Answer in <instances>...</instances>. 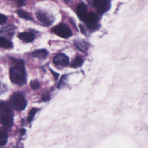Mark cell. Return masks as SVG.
Returning a JSON list of instances; mask_svg holds the SVG:
<instances>
[{"label":"cell","mask_w":148,"mask_h":148,"mask_svg":"<svg viewBox=\"0 0 148 148\" xmlns=\"http://www.w3.org/2000/svg\"><path fill=\"white\" fill-rule=\"evenodd\" d=\"M13 66L9 69V76L11 82L14 84L21 86L26 82V72L24 63L22 60L13 59Z\"/></svg>","instance_id":"obj_1"},{"label":"cell","mask_w":148,"mask_h":148,"mask_svg":"<svg viewBox=\"0 0 148 148\" xmlns=\"http://www.w3.org/2000/svg\"><path fill=\"white\" fill-rule=\"evenodd\" d=\"M0 120L6 127H10L13 122V113L10 104L5 102H0Z\"/></svg>","instance_id":"obj_2"},{"label":"cell","mask_w":148,"mask_h":148,"mask_svg":"<svg viewBox=\"0 0 148 148\" xmlns=\"http://www.w3.org/2000/svg\"><path fill=\"white\" fill-rule=\"evenodd\" d=\"M10 105L16 110H23L27 106V101L23 94L20 92H14L10 98Z\"/></svg>","instance_id":"obj_3"},{"label":"cell","mask_w":148,"mask_h":148,"mask_svg":"<svg viewBox=\"0 0 148 148\" xmlns=\"http://www.w3.org/2000/svg\"><path fill=\"white\" fill-rule=\"evenodd\" d=\"M52 31L57 35L62 38H68L72 35L71 28L64 23H61L56 25L52 29Z\"/></svg>","instance_id":"obj_4"},{"label":"cell","mask_w":148,"mask_h":148,"mask_svg":"<svg viewBox=\"0 0 148 148\" xmlns=\"http://www.w3.org/2000/svg\"><path fill=\"white\" fill-rule=\"evenodd\" d=\"M93 5L97 12L102 14L110 9V0H93Z\"/></svg>","instance_id":"obj_5"},{"label":"cell","mask_w":148,"mask_h":148,"mask_svg":"<svg viewBox=\"0 0 148 148\" xmlns=\"http://www.w3.org/2000/svg\"><path fill=\"white\" fill-rule=\"evenodd\" d=\"M38 20L46 25H51L54 21V17L47 12L43 10H38L36 13Z\"/></svg>","instance_id":"obj_6"},{"label":"cell","mask_w":148,"mask_h":148,"mask_svg":"<svg viewBox=\"0 0 148 148\" xmlns=\"http://www.w3.org/2000/svg\"><path fill=\"white\" fill-rule=\"evenodd\" d=\"M98 17L96 14L94 13H90V14H87L84 21L86 23L89 29L91 30H95L98 28Z\"/></svg>","instance_id":"obj_7"},{"label":"cell","mask_w":148,"mask_h":148,"mask_svg":"<svg viewBox=\"0 0 148 148\" xmlns=\"http://www.w3.org/2000/svg\"><path fill=\"white\" fill-rule=\"evenodd\" d=\"M53 63L57 66L65 67L69 64V58L63 53H59L54 57Z\"/></svg>","instance_id":"obj_8"},{"label":"cell","mask_w":148,"mask_h":148,"mask_svg":"<svg viewBox=\"0 0 148 148\" xmlns=\"http://www.w3.org/2000/svg\"><path fill=\"white\" fill-rule=\"evenodd\" d=\"M73 43L75 47L83 53L86 52L88 49V43L83 39H76L74 40Z\"/></svg>","instance_id":"obj_9"},{"label":"cell","mask_w":148,"mask_h":148,"mask_svg":"<svg viewBox=\"0 0 148 148\" xmlns=\"http://www.w3.org/2000/svg\"><path fill=\"white\" fill-rule=\"evenodd\" d=\"M77 14L80 19L84 21L88 14L87 11V7L84 3H81L78 5L77 8Z\"/></svg>","instance_id":"obj_10"},{"label":"cell","mask_w":148,"mask_h":148,"mask_svg":"<svg viewBox=\"0 0 148 148\" xmlns=\"http://www.w3.org/2000/svg\"><path fill=\"white\" fill-rule=\"evenodd\" d=\"M18 37L21 40L26 43H29L34 40L35 36V34L32 32H23L20 33L18 35Z\"/></svg>","instance_id":"obj_11"},{"label":"cell","mask_w":148,"mask_h":148,"mask_svg":"<svg viewBox=\"0 0 148 148\" xmlns=\"http://www.w3.org/2000/svg\"><path fill=\"white\" fill-rule=\"evenodd\" d=\"M48 55V52L45 49H39L34 51L32 53V56L40 59H44L46 58Z\"/></svg>","instance_id":"obj_12"},{"label":"cell","mask_w":148,"mask_h":148,"mask_svg":"<svg viewBox=\"0 0 148 148\" xmlns=\"http://www.w3.org/2000/svg\"><path fill=\"white\" fill-rule=\"evenodd\" d=\"M8 140V133L3 127L0 128V146L5 145Z\"/></svg>","instance_id":"obj_13"},{"label":"cell","mask_w":148,"mask_h":148,"mask_svg":"<svg viewBox=\"0 0 148 148\" xmlns=\"http://www.w3.org/2000/svg\"><path fill=\"white\" fill-rule=\"evenodd\" d=\"M15 29V27L13 25H9L6 27H3L0 30V32L3 34H8L12 35L14 33V31Z\"/></svg>","instance_id":"obj_14"},{"label":"cell","mask_w":148,"mask_h":148,"mask_svg":"<svg viewBox=\"0 0 148 148\" xmlns=\"http://www.w3.org/2000/svg\"><path fill=\"white\" fill-rule=\"evenodd\" d=\"M83 62H84L83 59L82 57L77 56L73 60L71 64V66L72 68H79L83 65Z\"/></svg>","instance_id":"obj_15"},{"label":"cell","mask_w":148,"mask_h":148,"mask_svg":"<svg viewBox=\"0 0 148 148\" xmlns=\"http://www.w3.org/2000/svg\"><path fill=\"white\" fill-rule=\"evenodd\" d=\"M13 47L12 43L6 38L0 36V47L9 49Z\"/></svg>","instance_id":"obj_16"},{"label":"cell","mask_w":148,"mask_h":148,"mask_svg":"<svg viewBox=\"0 0 148 148\" xmlns=\"http://www.w3.org/2000/svg\"><path fill=\"white\" fill-rule=\"evenodd\" d=\"M17 14L19 16V17H20L22 18L28 20H32V18L31 17V16L29 15V14L28 13H27V12L24 11V10H18L17 11Z\"/></svg>","instance_id":"obj_17"},{"label":"cell","mask_w":148,"mask_h":148,"mask_svg":"<svg viewBox=\"0 0 148 148\" xmlns=\"http://www.w3.org/2000/svg\"><path fill=\"white\" fill-rule=\"evenodd\" d=\"M38 111V109L37 108H32L30 112H29V114L28 116V121L29 123L32 121V120L33 119L34 116L35 115L36 113Z\"/></svg>","instance_id":"obj_18"},{"label":"cell","mask_w":148,"mask_h":148,"mask_svg":"<svg viewBox=\"0 0 148 148\" xmlns=\"http://www.w3.org/2000/svg\"><path fill=\"white\" fill-rule=\"evenodd\" d=\"M30 86L33 90H38L39 88V83L37 80H33L30 83Z\"/></svg>","instance_id":"obj_19"},{"label":"cell","mask_w":148,"mask_h":148,"mask_svg":"<svg viewBox=\"0 0 148 148\" xmlns=\"http://www.w3.org/2000/svg\"><path fill=\"white\" fill-rule=\"evenodd\" d=\"M66 82V76L65 75H63L61 77L60 82L58 84V88H61L65 85V83Z\"/></svg>","instance_id":"obj_20"},{"label":"cell","mask_w":148,"mask_h":148,"mask_svg":"<svg viewBox=\"0 0 148 148\" xmlns=\"http://www.w3.org/2000/svg\"><path fill=\"white\" fill-rule=\"evenodd\" d=\"M6 91H7L6 86L5 84L0 82V95L3 94Z\"/></svg>","instance_id":"obj_21"},{"label":"cell","mask_w":148,"mask_h":148,"mask_svg":"<svg viewBox=\"0 0 148 148\" xmlns=\"http://www.w3.org/2000/svg\"><path fill=\"white\" fill-rule=\"evenodd\" d=\"M7 21V17L6 16L0 14V25L5 24Z\"/></svg>","instance_id":"obj_22"},{"label":"cell","mask_w":148,"mask_h":148,"mask_svg":"<svg viewBox=\"0 0 148 148\" xmlns=\"http://www.w3.org/2000/svg\"><path fill=\"white\" fill-rule=\"evenodd\" d=\"M12 1L16 2L18 6H21L24 5L25 2V0H12Z\"/></svg>","instance_id":"obj_23"},{"label":"cell","mask_w":148,"mask_h":148,"mask_svg":"<svg viewBox=\"0 0 148 148\" xmlns=\"http://www.w3.org/2000/svg\"><path fill=\"white\" fill-rule=\"evenodd\" d=\"M50 99V95H48V94H47V95L46 94V95H43V97H42V101H45V102L49 101Z\"/></svg>","instance_id":"obj_24"},{"label":"cell","mask_w":148,"mask_h":148,"mask_svg":"<svg viewBox=\"0 0 148 148\" xmlns=\"http://www.w3.org/2000/svg\"><path fill=\"white\" fill-rule=\"evenodd\" d=\"M25 132V129H21L20 131V133L21 134V135H24Z\"/></svg>","instance_id":"obj_25"},{"label":"cell","mask_w":148,"mask_h":148,"mask_svg":"<svg viewBox=\"0 0 148 148\" xmlns=\"http://www.w3.org/2000/svg\"><path fill=\"white\" fill-rule=\"evenodd\" d=\"M66 3H69V2H71V0H64Z\"/></svg>","instance_id":"obj_26"}]
</instances>
